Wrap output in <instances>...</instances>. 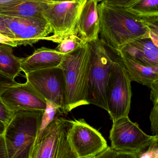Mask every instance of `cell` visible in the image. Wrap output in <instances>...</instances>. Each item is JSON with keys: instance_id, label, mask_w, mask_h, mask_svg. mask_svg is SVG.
Returning a JSON list of instances; mask_svg holds the SVG:
<instances>
[{"instance_id": "cell-1", "label": "cell", "mask_w": 158, "mask_h": 158, "mask_svg": "<svg viewBox=\"0 0 158 158\" xmlns=\"http://www.w3.org/2000/svg\"><path fill=\"white\" fill-rule=\"evenodd\" d=\"M98 11L100 39L116 51L132 41L149 38L146 21L126 8L101 2L98 4Z\"/></svg>"}, {"instance_id": "cell-11", "label": "cell", "mask_w": 158, "mask_h": 158, "mask_svg": "<svg viewBox=\"0 0 158 158\" xmlns=\"http://www.w3.org/2000/svg\"><path fill=\"white\" fill-rule=\"evenodd\" d=\"M0 16L13 33L17 46L32 45L41 40H45L52 33V28L44 19Z\"/></svg>"}, {"instance_id": "cell-13", "label": "cell", "mask_w": 158, "mask_h": 158, "mask_svg": "<svg viewBox=\"0 0 158 158\" xmlns=\"http://www.w3.org/2000/svg\"><path fill=\"white\" fill-rule=\"evenodd\" d=\"M117 52L121 57L143 66L158 65V47L150 38L132 41Z\"/></svg>"}, {"instance_id": "cell-26", "label": "cell", "mask_w": 158, "mask_h": 158, "mask_svg": "<svg viewBox=\"0 0 158 158\" xmlns=\"http://www.w3.org/2000/svg\"><path fill=\"white\" fill-rule=\"evenodd\" d=\"M150 90V99L153 102L152 111L158 110V80L154 82L149 87Z\"/></svg>"}, {"instance_id": "cell-29", "label": "cell", "mask_w": 158, "mask_h": 158, "mask_svg": "<svg viewBox=\"0 0 158 158\" xmlns=\"http://www.w3.org/2000/svg\"><path fill=\"white\" fill-rule=\"evenodd\" d=\"M29 0H0V8L10 7Z\"/></svg>"}, {"instance_id": "cell-35", "label": "cell", "mask_w": 158, "mask_h": 158, "mask_svg": "<svg viewBox=\"0 0 158 158\" xmlns=\"http://www.w3.org/2000/svg\"><path fill=\"white\" fill-rule=\"evenodd\" d=\"M0 34H1V33H0Z\"/></svg>"}, {"instance_id": "cell-8", "label": "cell", "mask_w": 158, "mask_h": 158, "mask_svg": "<svg viewBox=\"0 0 158 158\" xmlns=\"http://www.w3.org/2000/svg\"><path fill=\"white\" fill-rule=\"evenodd\" d=\"M87 0L51 3L43 13V16L52 30V35L45 40L59 43L64 37L77 31L78 19L82 7Z\"/></svg>"}, {"instance_id": "cell-5", "label": "cell", "mask_w": 158, "mask_h": 158, "mask_svg": "<svg viewBox=\"0 0 158 158\" xmlns=\"http://www.w3.org/2000/svg\"><path fill=\"white\" fill-rule=\"evenodd\" d=\"M69 121L58 115L36 139L31 158H77L68 137Z\"/></svg>"}, {"instance_id": "cell-27", "label": "cell", "mask_w": 158, "mask_h": 158, "mask_svg": "<svg viewBox=\"0 0 158 158\" xmlns=\"http://www.w3.org/2000/svg\"><path fill=\"white\" fill-rule=\"evenodd\" d=\"M151 130L153 135H158V110L152 111L150 115Z\"/></svg>"}, {"instance_id": "cell-33", "label": "cell", "mask_w": 158, "mask_h": 158, "mask_svg": "<svg viewBox=\"0 0 158 158\" xmlns=\"http://www.w3.org/2000/svg\"><path fill=\"white\" fill-rule=\"evenodd\" d=\"M44 1L53 3L63 2H72L75 0H44Z\"/></svg>"}, {"instance_id": "cell-34", "label": "cell", "mask_w": 158, "mask_h": 158, "mask_svg": "<svg viewBox=\"0 0 158 158\" xmlns=\"http://www.w3.org/2000/svg\"><path fill=\"white\" fill-rule=\"evenodd\" d=\"M97 1L98 2H102V1H103V0H97Z\"/></svg>"}, {"instance_id": "cell-10", "label": "cell", "mask_w": 158, "mask_h": 158, "mask_svg": "<svg viewBox=\"0 0 158 158\" xmlns=\"http://www.w3.org/2000/svg\"><path fill=\"white\" fill-rule=\"evenodd\" d=\"M69 121V140L77 158H95L108 147L101 134L83 119Z\"/></svg>"}, {"instance_id": "cell-31", "label": "cell", "mask_w": 158, "mask_h": 158, "mask_svg": "<svg viewBox=\"0 0 158 158\" xmlns=\"http://www.w3.org/2000/svg\"><path fill=\"white\" fill-rule=\"evenodd\" d=\"M0 44L7 45L13 47H17L16 45L13 38L0 34Z\"/></svg>"}, {"instance_id": "cell-25", "label": "cell", "mask_w": 158, "mask_h": 158, "mask_svg": "<svg viewBox=\"0 0 158 158\" xmlns=\"http://www.w3.org/2000/svg\"><path fill=\"white\" fill-rule=\"evenodd\" d=\"M146 22L149 30V38L158 47V20L156 22Z\"/></svg>"}, {"instance_id": "cell-30", "label": "cell", "mask_w": 158, "mask_h": 158, "mask_svg": "<svg viewBox=\"0 0 158 158\" xmlns=\"http://www.w3.org/2000/svg\"><path fill=\"white\" fill-rule=\"evenodd\" d=\"M0 158H8V153L3 135H0Z\"/></svg>"}, {"instance_id": "cell-17", "label": "cell", "mask_w": 158, "mask_h": 158, "mask_svg": "<svg viewBox=\"0 0 158 158\" xmlns=\"http://www.w3.org/2000/svg\"><path fill=\"white\" fill-rule=\"evenodd\" d=\"M122 61L129 73L131 81L150 87L158 80V65L145 66L121 57Z\"/></svg>"}, {"instance_id": "cell-16", "label": "cell", "mask_w": 158, "mask_h": 158, "mask_svg": "<svg viewBox=\"0 0 158 158\" xmlns=\"http://www.w3.org/2000/svg\"><path fill=\"white\" fill-rule=\"evenodd\" d=\"M50 3L44 0H29L14 6L0 8V15L44 19L43 13Z\"/></svg>"}, {"instance_id": "cell-12", "label": "cell", "mask_w": 158, "mask_h": 158, "mask_svg": "<svg viewBox=\"0 0 158 158\" xmlns=\"http://www.w3.org/2000/svg\"><path fill=\"white\" fill-rule=\"evenodd\" d=\"M0 97L11 111L29 110L44 111L46 101L27 81L18 83L2 93Z\"/></svg>"}, {"instance_id": "cell-22", "label": "cell", "mask_w": 158, "mask_h": 158, "mask_svg": "<svg viewBox=\"0 0 158 158\" xmlns=\"http://www.w3.org/2000/svg\"><path fill=\"white\" fill-rule=\"evenodd\" d=\"M15 112L11 111L5 105L0 97V120L5 124L6 126L12 118Z\"/></svg>"}, {"instance_id": "cell-15", "label": "cell", "mask_w": 158, "mask_h": 158, "mask_svg": "<svg viewBox=\"0 0 158 158\" xmlns=\"http://www.w3.org/2000/svg\"><path fill=\"white\" fill-rule=\"evenodd\" d=\"M64 54L55 49L42 47L36 49L31 55L20 58L22 71L25 74L36 70L59 66Z\"/></svg>"}, {"instance_id": "cell-24", "label": "cell", "mask_w": 158, "mask_h": 158, "mask_svg": "<svg viewBox=\"0 0 158 158\" xmlns=\"http://www.w3.org/2000/svg\"><path fill=\"white\" fill-rule=\"evenodd\" d=\"M139 1L140 0H103L102 2L108 5L126 8Z\"/></svg>"}, {"instance_id": "cell-19", "label": "cell", "mask_w": 158, "mask_h": 158, "mask_svg": "<svg viewBox=\"0 0 158 158\" xmlns=\"http://www.w3.org/2000/svg\"><path fill=\"white\" fill-rule=\"evenodd\" d=\"M126 9L144 21L158 20V0H140Z\"/></svg>"}, {"instance_id": "cell-9", "label": "cell", "mask_w": 158, "mask_h": 158, "mask_svg": "<svg viewBox=\"0 0 158 158\" xmlns=\"http://www.w3.org/2000/svg\"><path fill=\"white\" fill-rule=\"evenodd\" d=\"M26 78L37 92L45 100L58 107L60 113L65 114L66 83L60 66L26 73Z\"/></svg>"}, {"instance_id": "cell-18", "label": "cell", "mask_w": 158, "mask_h": 158, "mask_svg": "<svg viewBox=\"0 0 158 158\" xmlns=\"http://www.w3.org/2000/svg\"><path fill=\"white\" fill-rule=\"evenodd\" d=\"M13 47L7 45H0V71L15 79L22 70L19 58L14 55Z\"/></svg>"}, {"instance_id": "cell-7", "label": "cell", "mask_w": 158, "mask_h": 158, "mask_svg": "<svg viewBox=\"0 0 158 158\" xmlns=\"http://www.w3.org/2000/svg\"><path fill=\"white\" fill-rule=\"evenodd\" d=\"M112 122L109 136L111 147L119 152L131 154L135 158H138L155 139V135L146 134L137 122L130 120L129 116Z\"/></svg>"}, {"instance_id": "cell-2", "label": "cell", "mask_w": 158, "mask_h": 158, "mask_svg": "<svg viewBox=\"0 0 158 158\" xmlns=\"http://www.w3.org/2000/svg\"><path fill=\"white\" fill-rule=\"evenodd\" d=\"M90 46L86 43L80 48L64 54L59 66L63 69L66 83L65 114L88 102L90 72Z\"/></svg>"}, {"instance_id": "cell-6", "label": "cell", "mask_w": 158, "mask_h": 158, "mask_svg": "<svg viewBox=\"0 0 158 158\" xmlns=\"http://www.w3.org/2000/svg\"><path fill=\"white\" fill-rule=\"evenodd\" d=\"M131 82L121 57L113 64L107 90V112L111 120L129 116L132 96Z\"/></svg>"}, {"instance_id": "cell-4", "label": "cell", "mask_w": 158, "mask_h": 158, "mask_svg": "<svg viewBox=\"0 0 158 158\" xmlns=\"http://www.w3.org/2000/svg\"><path fill=\"white\" fill-rule=\"evenodd\" d=\"M44 111H15L4 137L8 158H31Z\"/></svg>"}, {"instance_id": "cell-3", "label": "cell", "mask_w": 158, "mask_h": 158, "mask_svg": "<svg viewBox=\"0 0 158 158\" xmlns=\"http://www.w3.org/2000/svg\"><path fill=\"white\" fill-rule=\"evenodd\" d=\"M88 43L91 51L88 102L107 111L108 83L113 64L121 56L99 38Z\"/></svg>"}, {"instance_id": "cell-28", "label": "cell", "mask_w": 158, "mask_h": 158, "mask_svg": "<svg viewBox=\"0 0 158 158\" xmlns=\"http://www.w3.org/2000/svg\"><path fill=\"white\" fill-rule=\"evenodd\" d=\"M0 33L2 35L10 37L11 38H14V35L11 32L9 29L6 27L5 23L3 20L2 19L0 16Z\"/></svg>"}, {"instance_id": "cell-21", "label": "cell", "mask_w": 158, "mask_h": 158, "mask_svg": "<svg viewBox=\"0 0 158 158\" xmlns=\"http://www.w3.org/2000/svg\"><path fill=\"white\" fill-rule=\"evenodd\" d=\"M152 143L139 155L138 158H158V135Z\"/></svg>"}, {"instance_id": "cell-23", "label": "cell", "mask_w": 158, "mask_h": 158, "mask_svg": "<svg viewBox=\"0 0 158 158\" xmlns=\"http://www.w3.org/2000/svg\"><path fill=\"white\" fill-rule=\"evenodd\" d=\"M18 83L15 81V79L6 76L0 71V95L6 89Z\"/></svg>"}, {"instance_id": "cell-20", "label": "cell", "mask_w": 158, "mask_h": 158, "mask_svg": "<svg viewBox=\"0 0 158 158\" xmlns=\"http://www.w3.org/2000/svg\"><path fill=\"white\" fill-rule=\"evenodd\" d=\"M86 43L80 38L77 32H75L66 35L61 39L55 50L63 54H66Z\"/></svg>"}, {"instance_id": "cell-32", "label": "cell", "mask_w": 158, "mask_h": 158, "mask_svg": "<svg viewBox=\"0 0 158 158\" xmlns=\"http://www.w3.org/2000/svg\"><path fill=\"white\" fill-rule=\"evenodd\" d=\"M5 128V124L1 120H0V135L4 134Z\"/></svg>"}, {"instance_id": "cell-14", "label": "cell", "mask_w": 158, "mask_h": 158, "mask_svg": "<svg viewBox=\"0 0 158 158\" xmlns=\"http://www.w3.org/2000/svg\"><path fill=\"white\" fill-rule=\"evenodd\" d=\"M97 0H87L80 12L77 25V31L85 43L98 39L100 19Z\"/></svg>"}]
</instances>
